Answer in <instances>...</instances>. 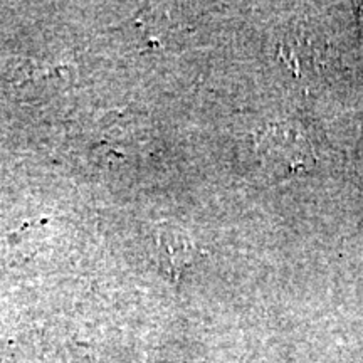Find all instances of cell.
<instances>
[{"mask_svg":"<svg viewBox=\"0 0 363 363\" xmlns=\"http://www.w3.org/2000/svg\"><path fill=\"white\" fill-rule=\"evenodd\" d=\"M257 148L264 165L272 174H293L308 165L311 157L310 143L293 125H279L266 130L259 140Z\"/></svg>","mask_w":363,"mask_h":363,"instance_id":"1","label":"cell"},{"mask_svg":"<svg viewBox=\"0 0 363 363\" xmlns=\"http://www.w3.org/2000/svg\"><path fill=\"white\" fill-rule=\"evenodd\" d=\"M197 247L187 235L174 227H162L155 235V259L172 281H179L187 267L194 264Z\"/></svg>","mask_w":363,"mask_h":363,"instance_id":"2","label":"cell"}]
</instances>
